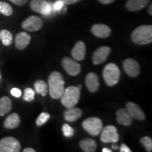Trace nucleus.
Here are the masks:
<instances>
[{
	"mask_svg": "<svg viewBox=\"0 0 152 152\" xmlns=\"http://www.w3.org/2000/svg\"><path fill=\"white\" fill-rule=\"evenodd\" d=\"M83 112L78 108H68L64 113V119L68 122H74L82 116Z\"/></svg>",
	"mask_w": 152,
	"mask_h": 152,
	"instance_id": "obj_19",
	"label": "nucleus"
},
{
	"mask_svg": "<svg viewBox=\"0 0 152 152\" xmlns=\"http://www.w3.org/2000/svg\"><path fill=\"white\" fill-rule=\"evenodd\" d=\"M111 49L109 47H101L95 51L92 56V62L95 65L105 62L109 57Z\"/></svg>",
	"mask_w": 152,
	"mask_h": 152,
	"instance_id": "obj_12",
	"label": "nucleus"
},
{
	"mask_svg": "<svg viewBox=\"0 0 152 152\" xmlns=\"http://www.w3.org/2000/svg\"><path fill=\"white\" fill-rule=\"evenodd\" d=\"M20 123V118L18 114L16 113H11L6 118L4 123V126L7 129H15Z\"/></svg>",
	"mask_w": 152,
	"mask_h": 152,
	"instance_id": "obj_21",
	"label": "nucleus"
},
{
	"mask_svg": "<svg viewBox=\"0 0 152 152\" xmlns=\"http://www.w3.org/2000/svg\"><path fill=\"white\" fill-rule=\"evenodd\" d=\"M23 152H35V150L32 149V148H26L23 150Z\"/></svg>",
	"mask_w": 152,
	"mask_h": 152,
	"instance_id": "obj_37",
	"label": "nucleus"
},
{
	"mask_svg": "<svg viewBox=\"0 0 152 152\" xmlns=\"http://www.w3.org/2000/svg\"><path fill=\"white\" fill-rule=\"evenodd\" d=\"M62 131L64 135L66 137H71L73 136L74 134V130L73 128H72L70 125L68 124H64L63 125L62 128Z\"/></svg>",
	"mask_w": 152,
	"mask_h": 152,
	"instance_id": "obj_30",
	"label": "nucleus"
},
{
	"mask_svg": "<svg viewBox=\"0 0 152 152\" xmlns=\"http://www.w3.org/2000/svg\"><path fill=\"white\" fill-rule=\"evenodd\" d=\"M80 147L85 152H94L96 149V143L92 139L87 138L80 142Z\"/></svg>",
	"mask_w": 152,
	"mask_h": 152,
	"instance_id": "obj_22",
	"label": "nucleus"
},
{
	"mask_svg": "<svg viewBox=\"0 0 152 152\" xmlns=\"http://www.w3.org/2000/svg\"><path fill=\"white\" fill-rule=\"evenodd\" d=\"M102 151L103 152H111L112 150L108 149V148H104V149H102Z\"/></svg>",
	"mask_w": 152,
	"mask_h": 152,
	"instance_id": "obj_38",
	"label": "nucleus"
},
{
	"mask_svg": "<svg viewBox=\"0 0 152 152\" xmlns=\"http://www.w3.org/2000/svg\"><path fill=\"white\" fill-rule=\"evenodd\" d=\"M0 39L5 46H10L13 42V36L9 30H2L0 31Z\"/></svg>",
	"mask_w": 152,
	"mask_h": 152,
	"instance_id": "obj_25",
	"label": "nucleus"
},
{
	"mask_svg": "<svg viewBox=\"0 0 152 152\" xmlns=\"http://www.w3.org/2000/svg\"><path fill=\"white\" fill-rule=\"evenodd\" d=\"M77 87H78V88L80 89H80H81V87H82V86H81V85H78V86H77Z\"/></svg>",
	"mask_w": 152,
	"mask_h": 152,
	"instance_id": "obj_41",
	"label": "nucleus"
},
{
	"mask_svg": "<svg viewBox=\"0 0 152 152\" xmlns=\"http://www.w3.org/2000/svg\"><path fill=\"white\" fill-rule=\"evenodd\" d=\"M0 13L7 16H11L13 14L12 7L8 3L0 1Z\"/></svg>",
	"mask_w": 152,
	"mask_h": 152,
	"instance_id": "obj_26",
	"label": "nucleus"
},
{
	"mask_svg": "<svg viewBox=\"0 0 152 152\" xmlns=\"http://www.w3.org/2000/svg\"><path fill=\"white\" fill-rule=\"evenodd\" d=\"M30 6L32 10L44 16H48L52 11L51 5L45 0H32Z\"/></svg>",
	"mask_w": 152,
	"mask_h": 152,
	"instance_id": "obj_8",
	"label": "nucleus"
},
{
	"mask_svg": "<svg viewBox=\"0 0 152 152\" xmlns=\"http://www.w3.org/2000/svg\"><path fill=\"white\" fill-rule=\"evenodd\" d=\"M86 54V46L83 41H78L71 51V55L76 61H83Z\"/></svg>",
	"mask_w": 152,
	"mask_h": 152,
	"instance_id": "obj_15",
	"label": "nucleus"
},
{
	"mask_svg": "<svg viewBox=\"0 0 152 152\" xmlns=\"http://www.w3.org/2000/svg\"><path fill=\"white\" fill-rule=\"evenodd\" d=\"M91 32L96 37L107 38L111 34V30L108 26L104 24H95L91 28Z\"/></svg>",
	"mask_w": 152,
	"mask_h": 152,
	"instance_id": "obj_13",
	"label": "nucleus"
},
{
	"mask_svg": "<svg viewBox=\"0 0 152 152\" xmlns=\"http://www.w3.org/2000/svg\"><path fill=\"white\" fill-rule=\"evenodd\" d=\"M0 77H1V75H0Z\"/></svg>",
	"mask_w": 152,
	"mask_h": 152,
	"instance_id": "obj_42",
	"label": "nucleus"
},
{
	"mask_svg": "<svg viewBox=\"0 0 152 152\" xmlns=\"http://www.w3.org/2000/svg\"><path fill=\"white\" fill-rule=\"evenodd\" d=\"M49 118H50V115L49 113H42L39 114L37 119L36 120V124H37V126H42V125L45 124L47 121H48Z\"/></svg>",
	"mask_w": 152,
	"mask_h": 152,
	"instance_id": "obj_29",
	"label": "nucleus"
},
{
	"mask_svg": "<svg viewBox=\"0 0 152 152\" xmlns=\"http://www.w3.org/2000/svg\"><path fill=\"white\" fill-rule=\"evenodd\" d=\"M123 68L125 73L132 77H135L140 74V66L138 62L132 58H127L123 61Z\"/></svg>",
	"mask_w": 152,
	"mask_h": 152,
	"instance_id": "obj_11",
	"label": "nucleus"
},
{
	"mask_svg": "<svg viewBox=\"0 0 152 152\" xmlns=\"http://www.w3.org/2000/svg\"><path fill=\"white\" fill-rule=\"evenodd\" d=\"M20 144L16 138L7 137L0 140V152H19Z\"/></svg>",
	"mask_w": 152,
	"mask_h": 152,
	"instance_id": "obj_6",
	"label": "nucleus"
},
{
	"mask_svg": "<svg viewBox=\"0 0 152 152\" xmlns=\"http://www.w3.org/2000/svg\"><path fill=\"white\" fill-rule=\"evenodd\" d=\"M80 97V90L77 87L71 86L64 90V92L60 99L63 106L68 109V108L73 107L78 103Z\"/></svg>",
	"mask_w": 152,
	"mask_h": 152,
	"instance_id": "obj_3",
	"label": "nucleus"
},
{
	"mask_svg": "<svg viewBox=\"0 0 152 152\" xmlns=\"http://www.w3.org/2000/svg\"><path fill=\"white\" fill-rule=\"evenodd\" d=\"M131 39L140 45H148L152 42V26L149 25L140 26L131 35Z\"/></svg>",
	"mask_w": 152,
	"mask_h": 152,
	"instance_id": "obj_2",
	"label": "nucleus"
},
{
	"mask_svg": "<svg viewBox=\"0 0 152 152\" xmlns=\"http://www.w3.org/2000/svg\"><path fill=\"white\" fill-rule=\"evenodd\" d=\"M35 91L33 90L32 88L28 87V88H26L24 91L23 99L28 102H32V101H33L34 99H35Z\"/></svg>",
	"mask_w": 152,
	"mask_h": 152,
	"instance_id": "obj_28",
	"label": "nucleus"
},
{
	"mask_svg": "<svg viewBox=\"0 0 152 152\" xmlns=\"http://www.w3.org/2000/svg\"><path fill=\"white\" fill-rule=\"evenodd\" d=\"M149 0H128L126 8L131 11H138L144 9L149 3Z\"/></svg>",
	"mask_w": 152,
	"mask_h": 152,
	"instance_id": "obj_20",
	"label": "nucleus"
},
{
	"mask_svg": "<svg viewBox=\"0 0 152 152\" xmlns=\"http://www.w3.org/2000/svg\"><path fill=\"white\" fill-rule=\"evenodd\" d=\"M126 109H128L129 113L133 118L138 121H144L145 119L144 113L137 104L130 102H128L126 104Z\"/></svg>",
	"mask_w": 152,
	"mask_h": 152,
	"instance_id": "obj_14",
	"label": "nucleus"
},
{
	"mask_svg": "<svg viewBox=\"0 0 152 152\" xmlns=\"http://www.w3.org/2000/svg\"><path fill=\"white\" fill-rule=\"evenodd\" d=\"M42 25V20L39 17L31 16L22 23V28L27 31L35 32L40 29Z\"/></svg>",
	"mask_w": 152,
	"mask_h": 152,
	"instance_id": "obj_9",
	"label": "nucleus"
},
{
	"mask_svg": "<svg viewBox=\"0 0 152 152\" xmlns=\"http://www.w3.org/2000/svg\"><path fill=\"white\" fill-rule=\"evenodd\" d=\"M142 145L145 148L146 151L151 152L152 151V140L149 137H144L140 140Z\"/></svg>",
	"mask_w": 152,
	"mask_h": 152,
	"instance_id": "obj_27",
	"label": "nucleus"
},
{
	"mask_svg": "<svg viewBox=\"0 0 152 152\" xmlns=\"http://www.w3.org/2000/svg\"><path fill=\"white\" fill-rule=\"evenodd\" d=\"M31 36L26 32H20L17 34L15 38V45L18 49L22 50L24 49L26 47L29 45Z\"/></svg>",
	"mask_w": 152,
	"mask_h": 152,
	"instance_id": "obj_18",
	"label": "nucleus"
},
{
	"mask_svg": "<svg viewBox=\"0 0 152 152\" xmlns=\"http://www.w3.org/2000/svg\"><path fill=\"white\" fill-rule=\"evenodd\" d=\"M112 149H118V147L117 145H115V144H112Z\"/></svg>",
	"mask_w": 152,
	"mask_h": 152,
	"instance_id": "obj_40",
	"label": "nucleus"
},
{
	"mask_svg": "<svg viewBox=\"0 0 152 152\" xmlns=\"http://www.w3.org/2000/svg\"><path fill=\"white\" fill-rule=\"evenodd\" d=\"M9 1H11V2H13L18 6H23L25 4L27 3L28 0H9Z\"/></svg>",
	"mask_w": 152,
	"mask_h": 152,
	"instance_id": "obj_33",
	"label": "nucleus"
},
{
	"mask_svg": "<svg viewBox=\"0 0 152 152\" xmlns=\"http://www.w3.org/2000/svg\"><path fill=\"white\" fill-rule=\"evenodd\" d=\"M11 95H12V96H15V97L18 98V97H20V96H21L22 93H21V91L19 90V89L16 88V87H15V88L11 89Z\"/></svg>",
	"mask_w": 152,
	"mask_h": 152,
	"instance_id": "obj_32",
	"label": "nucleus"
},
{
	"mask_svg": "<svg viewBox=\"0 0 152 152\" xmlns=\"http://www.w3.org/2000/svg\"><path fill=\"white\" fill-rule=\"evenodd\" d=\"M64 2H63L62 0H58L54 4V11H60L61 9L64 7Z\"/></svg>",
	"mask_w": 152,
	"mask_h": 152,
	"instance_id": "obj_31",
	"label": "nucleus"
},
{
	"mask_svg": "<svg viewBox=\"0 0 152 152\" xmlns=\"http://www.w3.org/2000/svg\"><path fill=\"white\" fill-rule=\"evenodd\" d=\"M48 84L49 94L52 98L54 99H60L65 90V82L61 74L58 71L52 72L48 78Z\"/></svg>",
	"mask_w": 152,
	"mask_h": 152,
	"instance_id": "obj_1",
	"label": "nucleus"
},
{
	"mask_svg": "<svg viewBox=\"0 0 152 152\" xmlns=\"http://www.w3.org/2000/svg\"><path fill=\"white\" fill-rule=\"evenodd\" d=\"M35 92L37 94H41L42 96H45L47 94V84L46 82L42 80H37L34 84Z\"/></svg>",
	"mask_w": 152,
	"mask_h": 152,
	"instance_id": "obj_24",
	"label": "nucleus"
},
{
	"mask_svg": "<svg viewBox=\"0 0 152 152\" xmlns=\"http://www.w3.org/2000/svg\"><path fill=\"white\" fill-rule=\"evenodd\" d=\"M85 85L91 92H96L99 87V81L97 75L94 73H90L85 77Z\"/></svg>",
	"mask_w": 152,
	"mask_h": 152,
	"instance_id": "obj_16",
	"label": "nucleus"
},
{
	"mask_svg": "<svg viewBox=\"0 0 152 152\" xmlns=\"http://www.w3.org/2000/svg\"><path fill=\"white\" fill-rule=\"evenodd\" d=\"M84 130L92 136H97L102 132L103 124L102 121L96 117H91L85 119L82 123Z\"/></svg>",
	"mask_w": 152,
	"mask_h": 152,
	"instance_id": "obj_5",
	"label": "nucleus"
},
{
	"mask_svg": "<svg viewBox=\"0 0 152 152\" xmlns=\"http://www.w3.org/2000/svg\"><path fill=\"white\" fill-rule=\"evenodd\" d=\"M120 151L121 152H131L132 151L130 149L128 146L125 145V144H121V147H120Z\"/></svg>",
	"mask_w": 152,
	"mask_h": 152,
	"instance_id": "obj_34",
	"label": "nucleus"
},
{
	"mask_svg": "<svg viewBox=\"0 0 152 152\" xmlns=\"http://www.w3.org/2000/svg\"><path fill=\"white\" fill-rule=\"evenodd\" d=\"M121 77V71L118 67L114 64H107L104 68L103 77L106 85L114 86L118 83Z\"/></svg>",
	"mask_w": 152,
	"mask_h": 152,
	"instance_id": "obj_4",
	"label": "nucleus"
},
{
	"mask_svg": "<svg viewBox=\"0 0 152 152\" xmlns=\"http://www.w3.org/2000/svg\"><path fill=\"white\" fill-rule=\"evenodd\" d=\"M151 9H152V5H151V4H150L149 7V9H148V12H149V14L150 15H152Z\"/></svg>",
	"mask_w": 152,
	"mask_h": 152,
	"instance_id": "obj_39",
	"label": "nucleus"
},
{
	"mask_svg": "<svg viewBox=\"0 0 152 152\" xmlns=\"http://www.w3.org/2000/svg\"><path fill=\"white\" fill-rule=\"evenodd\" d=\"M62 1L64 4L70 5V4H73L78 2V1H81V0H62Z\"/></svg>",
	"mask_w": 152,
	"mask_h": 152,
	"instance_id": "obj_35",
	"label": "nucleus"
},
{
	"mask_svg": "<svg viewBox=\"0 0 152 152\" xmlns=\"http://www.w3.org/2000/svg\"><path fill=\"white\" fill-rule=\"evenodd\" d=\"M116 120L118 124L130 126L132 123V118L127 109H118L116 112Z\"/></svg>",
	"mask_w": 152,
	"mask_h": 152,
	"instance_id": "obj_17",
	"label": "nucleus"
},
{
	"mask_svg": "<svg viewBox=\"0 0 152 152\" xmlns=\"http://www.w3.org/2000/svg\"><path fill=\"white\" fill-rule=\"evenodd\" d=\"M63 68L65 69L68 74L71 76H76L80 73L81 67L80 65L71 58L65 57L62 59L61 61Z\"/></svg>",
	"mask_w": 152,
	"mask_h": 152,
	"instance_id": "obj_10",
	"label": "nucleus"
},
{
	"mask_svg": "<svg viewBox=\"0 0 152 152\" xmlns=\"http://www.w3.org/2000/svg\"><path fill=\"white\" fill-rule=\"evenodd\" d=\"M98 1L103 4H109L113 3L115 0H98Z\"/></svg>",
	"mask_w": 152,
	"mask_h": 152,
	"instance_id": "obj_36",
	"label": "nucleus"
},
{
	"mask_svg": "<svg viewBox=\"0 0 152 152\" xmlns=\"http://www.w3.org/2000/svg\"><path fill=\"white\" fill-rule=\"evenodd\" d=\"M12 103L8 96H3L0 99V116H4L11 111Z\"/></svg>",
	"mask_w": 152,
	"mask_h": 152,
	"instance_id": "obj_23",
	"label": "nucleus"
},
{
	"mask_svg": "<svg viewBox=\"0 0 152 152\" xmlns=\"http://www.w3.org/2000/svg\"><path fill=\"white\" fill-rule=\"evenodd\" d=\"M100 140L104 143H116L119 140L117 129L113 125H107L102 130Z\"/></svg>",
	"mask_w": 152,
	"mask_h": 152,
	"instance_id": "obj_7",
	"label": "nucleus"
}]
</instances>
